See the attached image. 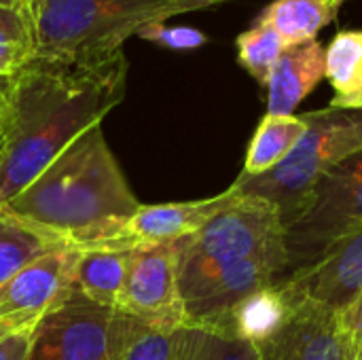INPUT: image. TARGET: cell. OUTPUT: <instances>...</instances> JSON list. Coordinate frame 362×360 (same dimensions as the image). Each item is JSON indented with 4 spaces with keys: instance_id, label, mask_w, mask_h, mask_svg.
I'll use <instances>...</instances> for the list:
<instances>
[{
    "instance_id": "obj_21",
    "label": "cell",
    "mask_w": 362,
    "mask_h": 360,
    "mask_svg": "<svg viewBox=\"0 0 362 360\" xmlns=\"http://www.w3.org/2000/svg\"><path fill=\"white\" fill-rule=\"evenodd\" d=\"M59 246L53 238L0 210V286L25 265Z\"/></svg>"
},
{
    "instance_id": "obj_18",
    "label": "cell",
    "mask_w": 362,
    "mask_h": 360,
    "mask_svg": "<svg viewBox=\"0 0 362 360\" xmlns=\"http://www.w3.org/2000/svg\"><path fill=\"white\" fill-rule=\"evenodd\" d=\"M344 0H274L267 4L257 23L272 25L288 47L316 40L318 32L333 23Z\"/></svg>"
},
{
    "instance_id": "obj_4",
    "label": "cell",
    "mask_w": 362,
    "mask_h": 360,
    "mask_svg": "<svg viewBox=\"0 0 362 360\" xmlns=\"http://www.w3.org/2000/svg\"><path fill=\"white\" fill-rule=\"evenodd\" d=\"M261 255L288 257L286 225L272 202L238 191L235 199L206 227L178 240V284L185 310L223 272Z\"/></svg>"
},
{
    "instance_id": "obj_14",
    "label": "cell",
    "mask_w": 362,
    "mask_h": 360,
    "mask_svg": "<svg viewBox=\"0 0 362 360\" xmlns=\"http://www.w3.org/2000/svg\"><path fill=\"white\" fill-rule=\"evenodd\" d=\"M295 306L286 295L282 282L263 286L242 301H238L218 323L204 327L210 331H221L250 344L252 348L274 339L288 323Z\"/></svg>"
},
{
    "instance_id": "obj_1",
    "label": "cell",
    "mask_w": 362,
    "mask_h": 360,
    "mask_svg": "<svg viewBox=\"0 0 362 360\" xmlns=\"http://www.w3.org/2000/svg\"><path fill=\"white\" fill-rule=\"evenodd\" d=\"M127 57L42 55L13 76L0 127V210L125 98Z\"/></svg>"
},
{
    "instance_id": "obj_8",
    "label": "cell",
    "mask_w": 362,
    "mask_h": 360,
    "mask_svg": "<svg viewBox=\"0 0 362 360\" xmlns=\"http://www.w3.org/2000/svg\"><path fill=\"white\" fill-rule=\"evenodd\" d=\"M115 310L72 293L42 314L32 329L30 360H108V333Z\"/></svg>"
},
{
    "instance_id": "obj_7",
    "label": "cell",
    "mask_w": 362,
    "mask_h": 360,
    "mask_svg": "<svg viewBox=\"0 0 362 360\" xmlns=\"http://www.w3.org/2000/svg\"><path fill=\"white\" fill-rule=\"evenodd\" d=\"M117 312L170 331L187 327L178 284V242L132 250Z\"/></svg>"
},
{
    "instance_id": "obj_15",
    "label": "cell",
    "mask_w": 362,
    "mask_h": 360,
    "mask_svg": "<svg viewBox=\"0 0 362 360\" xmlns=\"http://www.w3.org/2000/svg\"><path fill=\"white\" fill-rule=\"evenodd\" d=\"M132 250H78L72 289L87 301L117 310L129 269Z\"/></svg>"
},
{
    "instance_id": "obj_26",
    "label": "cell",
    "mask_w": 362,
    "mask_h": 360,
    "mask_svg": "<svg viewBox=\"0 0 362 360\" xmlns=\"http://www.w3.org/2000/svg\"><path fill=\"white\" fill-rule=\"evenodd\" d=\"M339 320H341V327L352 344L354 359L362 360V297L356 303H352L348 310L339 312Z\"/></svg>"
},
{
    "instance_id": "obj_17",
    "label": "cell",
    "mask_w": 362,
    "mask_h": 360,
    "mask_svg": "<svg viewBox=\"0 0 362 360\" xmlns=\"http://www.w3.org/2000/svg\"><path fill=\"white\" fill-rule=\"evenodd\" d=\"M303 115H265L248 144L242 176L257 178L278 168L305 136Z\"/></svg>"
},
{
    "instance_id": "obj_25",
    "label": "cell",
    "mask_w": 362,
    "mask_h": 360,
    "mask_svg": "<svg viewBox=\"0 0 362 360\" xmlns=\"http://www.w3.org/2000/svg\"><path fill=\"white\" fill-rule=\"evenodd\" d=\"M32 329L34 325L13 331L11 335L0 339V360H30Z\"/></svg>"
},
{
    "instance_id": "obj_28",
    "label": "cell",
    "mask_w": 362,
    "mask_h": 360,
    "mask_svg": "<svg viewBox=\"0 0 362 360\" xmlns=\"http://www.w3.org/2000/svg\"><path fill=\"white\" fill-rule=\"evenodd\" d=\"M36 325V320H28V318H11V320H0V339H4L6 335H11L13 331H19L23 327Z\"/></svg>"
},
{
    "instance_id": "obj_6",
    "label": "cell",
    "mask_w": 362,
    "mask_h": 360,
    "mask_svg": "<svg viewBox=\"0 0 362 360\" xmlns=\"http://www.w3.org/2000/svg\"><path fill=\"white\" fill-rule=\"evenodd\" d=\"M361 227L362 151H358L314 187L303 212L286 227V274L308 265L329 246Z\"/></svg>"
},
{
    "instance_id": "obj_9",
    "label": "cell",
    "mask_w": 362,
    "mask_h": 360,
    "mask_svg": "<svg viewBox=\"0 0 362 360\" xmlns=\"http://www.w3.org/2000/svg\"><path fill=\"white\" fill-rule=\"evenodd\" d=\"M280 282L293 306L312 303L335 314L348 310L362 297V227Z\"/></svg>"
},
{
    "instance_id": "obj_11",
    "label": "cell",
    "mask_w": 362,
    "mask_h": 360,
    "mask_svg": "<svg viewBox=\"0 0 362 360\" xmlns=\"http://www.w3.org/2000/svg\"><path fill=\"white\" fill-rule=\"evenodd\" d=\"M78 250L59 246L15 274L0 286V320L28 318L42 314L68 301L74 293L72 272Z\"/></svg>"
},
{
    "instance_id": "obj_20",
    "label": "cell",
    "mask_w": 362,
    "mask_h": 360,
    "mask_svg": "<svg viewBox=\"0 0 362 360\" xmlns=\"http://www.w3.org/2000/svg\"><path fill=\"white\" fill-rule=\"evenodd\" d=\"M327 53V81L335 95L329 106L362 108V30H341L333 36Z\"/></svg>"
},
{
    "instance_id": "obj_13",
    "label": "cell",
    "mask_w": 362,
    "mask_h": 360,
    "mask_svg": "<svg viewBox=\"0 0 362 360\" xmlns=\"http://www.w3.org/2000/svg\"><path fill=\"white\" fill-rule=\"evenodd\" d=\"M327 79V53L322 42L308 40L288 47L276 62L267 81V112L295 115L297 106Z\"/></svg>"
},
{
    "instance_id": "obj_27",
    "label": "cell",
    "mask_w": 362,
    "mask_h": 360,
    "mask_svg": "<svg viewBox=\"0 0 362 360\" xmlns=\"http://www.w3.org/2000/svg\"><path fill=\"white\" fill-rule=\"evenodd\" d=\"M11 91H13V76H0V127H2V121L8 112Z\"/></svg>"
},
{
    "instance_id": "obj_16",
    "label": "cell",
    "mask_w": 362,
    "mask_h": 360,
    "mask_svg": "<svg viewBox=\"0 0 362 360\" xmlns=\"http://www.w3.org/2000/svg\"><path fill=\"white\" fill-rule=\"evenodd\" d=\"M40 0H0V76H15L38 55Z\"/></svg>"
},
{
    "instance_id": "obj_12",
    "label": "cell",
    "mask_w": 362,
    "mask_h": 360,
    "mask_svg": "<svg viewBox=\"0 0 362 360\" xmlns=\"http://www.w3.org/2000/svg\"><path fill=\"white\" fill-rule=\"evenodd\" d=\"M259 360H356L339 314L297 303L284 329L263 346Z\"/></svg>"
},
{
    "instance_id": "obj_24",
    "label": "cell",
    "mask_w": 362,
    "mask_h": 360,
    "mask_svg": "<svg viewBox=\"0 0 362 360\" xmlns=\"http://www.w3.org/2000/svg\"><path fill=\"white\" fill-rule=\"evenodd\" d=\"M138 38L155 42L159 47L165 49H174V51H191V49H199L208 42V36L204 32H199L197 28L191 25H170L168 21H159L153 23L148 28H144Z\"/></svg>"
},
{
    "instance_id": "obj_23",
    "label": "cell",
    "mask_w": 362,
    "mask_h": 360,
    "mask_svg": "<svg viewBox=\"0 0 362 360\" xmlns=\"http://www.w3.org/2000/svg\"><path fill=\"white\" fill-rule=\"evenodd\" d=\"M235 47H238V64L263 87L267 85L276 62L288 49L286 40L280 36L278 30L257 21L250 30L242 32L235 38Z\"/></svg>"
},
{
    "instance_id": "obj_3",
    "label": "cell",
    "mask_w": 362,
    "mask_h": 360,
    "mask_svg": "<svg viewBox=\"0 0 362 360\" xmlns=\"http://www.w3.org/2000/svg\"><path fill=\"white\" fill-rule=\"evenodd\" d=\"M227 0H40L38 53L102 55L121 51L144 28L208 11Z\"/></svg>"
},
{
    "instance_id": "obj_2",
    "label": "cell",
    "mask_w": 362,
    "mask_h": 360,
    "mask_svg": "<svg viewBox=\"0 0 362 360\" xmlns=\"http://www.w3.org/2000/svg\"><path fill=\"white\" fill-rule=\"evenodd\" d=\"M100 125L66 146L2 210L74 250H104L140 208Z\"/></svg>"
},
{
    "instance_id": "obj_5",
    "label": "cell",
    "mask_w": 362,
    "mask_h": 360,
    "mask_svg": "<svg viewBox=\"0 0 362 360\" xmlns=\"http://www.w3.org/2000/svg\"><path fill=\"white\" fill-rule=\"evenodd\" d=\"M305 136L293 153L272 172L233 182L240 193L257 195L272 202L288 227L305 208L314 187L348 157L362 151V108L327 106L303 115Z\"/></svg>"
},
{
    "instance_id": "obj_19",
    "label": "cell",
    "mask_w": 362,
    "mask_h": 360,
    "mask_svg": "<svg viewBox=\"0 0 362 360\" xmlns=\"http://www.w3.org/2000/svg\"><path fill=\"white\" fill-rule=\"evenodd\" d=\"M108 360H176V331L115 310L108 333Z\"/></svg>"
},
{
    "instance_id": "obj_22",
    "label": "cell",
    "mask_w": 362,
    "mask_h": 360,
    "mask_svg": "<svg viewBox=\"0 0 362 360\" xmlns=\"http://www.w3.org/2000/svg\"><path fill=\"white\" fill-rule=\"evenodd\" d=\"M176 360H259L257 350L238 337L204 327L176 329Z\"/></svg>"
},
{
    "instance_id": "obj_10",
    "label": "cell",
    "mask_w": 362,
    "mask_h": 360,
    "mask_svg": "<svg viewBox=\"0 0 362 360\" xmlns=\"http://www.w3.org/2000/svg\"><path fill=\"white\" fill-rule=\"evenodd\" d=\"M235 187L231 185L223 193L195 202L153 204L140 206L112 236L104 250H136L142 246L172 244L185 240L206 227L218 212H223L235 199Z\"/></svg>"
}]
</instances>
